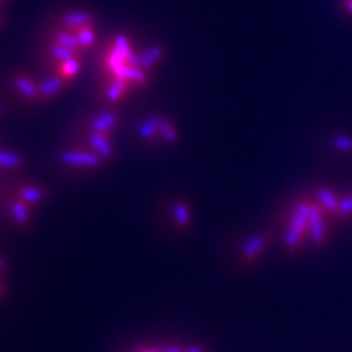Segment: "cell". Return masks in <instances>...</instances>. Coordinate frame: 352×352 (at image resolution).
Wrapping results in <instances>:
<instances>
[{
    "label": "cell",
    "mask_w": 352,
    "mask_h": 352,
    "mask_svg": "<svg viewBox=\"0 0 352 352\" xmlns=\"http://www.w3.org/2000/svg\"><path fill=\"white\" fill-rule=\"evenodd\" d=\"M8 2H10V0H0V6L5 5V3H8Z\"/></svg>",
    "instance_id": "obj_32"
},
{
    "label": "cell",
    "mask_w": 352,
    "mask_h": 352,
    "mask_svg": "<svg viewBox=\"0 0 352 352\" xmlns=\"http://www.w3.org/2000/svg\"><path fill=\"white\" fill-rule=\"evenodd\" d=\"M185 352H204V349L203 348H191V349L185 351Z\"/></svg>",
    "instance_id": "obj_30"
},
{
    "label": "cell",
    "mask_w": 352,
    "mask_h": 352,
    "mask_svg": "<svg viewBox=\"0 0 352 352\" xmlns=\"http://www.w3.org/2000/svg\"><path fill=\"white\" fill-rule=\"evenodd\" d=\"M85 54H78L69 60L60 62L54 66H50V68L44 69L41 72H37L38 75H53V76H59V78L68 81V82H74L76 78H78L80 74L82 72L85 62H87Z\"/></svg>",
    "instance_id": "obj_19"
},
{
    "label": "cell",
    "mask_w": 352,
    "mask_h": 352,
    "mask_svg": "<svg viewBox=\"0 0 352 352\" xmlns=\"http://www.w3.org/2000/svg\"><path fill=\"white\" fill-rule=\"evenodd\" d=\"M40 75L36 71L8 69L0 75V98L18 115L36 112Z\"/></svg>",
    "instance_id": "obj_2"
},
{
    "label": "cell",
    "mask_w": 352,
    "mask_h": 352,
    "mask_svg": "<svg viewBox=\"0 0 352 352\" xmlns=\"http://www.w3.org/2000/svg\"><path fill=\"white\" fill-rule=\"evenodd\" d=\"M6 266H8L6 260L3 257H0V273H3L6 270Z\"/></svg>",
    "instance_id": "obj_28"
},
{
    "label": "cell",
    "mask_w": 352,
    "mask_h": 352,
    "mask_svg": "<svg viewBox=\"0 0 352 352\" xmlns=\"http://www.w3.org/2000/svg\"><path fill=\"white\" fill-rule=\"evenodd\" d=\"M71 82L65 81L59 76L53 75H40L38 81V96H37V107H44L56 100L68 88Z\"/></svg>",
    "instance_id": "obj_17"
},
{
    "label": "cell",
    "mask_w": 352,
    "mask_h": 352,
    "mask_svg": "<svg viewBox=\"0 0 352 352\" xmlns=\"http://www.w3.org/2000/svg\"><path fill=\"white\" fill-rule=\"evenodd\" d=\"M59 142L81 147L98 154L109 166L118 160V142L115 135L93 131H65Z\"/></svg>",
    "instance_id": "obj_7"
},
{
    "label": "cell",
    "mask_w": 352,
    "mask_h": 352,
    "mask_svg": "<svg viewBox=\"0 0 352 352\" xmlns=\"http://www.w3.org/2000/svg\"><path fill=\"white\" fill-rule=\"evenodd\" d=\"M327 213L317 200H310L308 210V238L317 247H323L329 241V226L326 222Z\"/></svg>",
    "instance_id": "obj_13"
},
{
    "label": "cell",
    "mask_w": 352,
    "mask_h": 352,
    "mask_svg": "<svg viewBox=\"0 0 352 352\" xmlns=\"http://www.w3.org/2000/svg\"><path fill=\"white\" fill-rule=\"evenodd\" d=\"M344 9L346 10V14L352 15V0H344Z\"/></svg>",
    "instance_id": "obj_27"
},
{
    "label": "cell",
    "mask_w": 352,
    "mask_h": 352,
    "mask_svg": "<svg viewBox=\"0 0 352 352\" xmlns=\"http://www.w3.org/2000/svg\"><path fill=\"white\" fill-rule=\"evenodd\" d=\"M270 239H272V230L269 229L260 230V232L250 236L248 241L241 248V256H239L241 263L244 264V266H251V264H254L269 247Z\"/></svg>",
    "instance_id": "obj_18"
},
{
    "label": "cell",
    "mask_w": 352,
    "mask_h": 352,
    "mask_svg": "<svg viewBox=\"0 0 352 352\" xmlns=\"http://www.w3.org/2000/svg\"><path fill=\"white\" fill-rule=\"evenodd\" d=\"M163 352H182V351L176 346H166L163 349Z\"/></svg>",
    "instance_id": "obj_29"
},
{
    "label": "cell",
    "mask_w": 352,
    "mask_h": 352,
    "mask_svg": "<svg viewBox=\"0 0 352 352\" xmlns=\"http://www.w3.org/2000/svg\"><path fill=\"white\" fill-rule=\"evenodd\" d=\"M316 200L320 203V206L324 208V212L327 213L329 217L338 219L340 197H338L330 188L322 186V188H318L316 191Z\"/></svg>",
    "instance_id": "obj_22"
},
{
    "label": "cell",
    "mask_w": 352,
    "mask_h": 352,
    "mask_svg": "<svg viewBox=\"0 0 352 352\" xmlns=\"http://www.w3.org/2000/svg\"><path fill=\"white\" fill-rule=\"evenodd\" d=\"M37 24L75 32L82 27H98V24H100V15L96 10L88 8L60 5L44 12Z\"/></svg>",
    "instance_id": "obj_6"
},
{
    "label": "cell",
    "mask_w": 352,
    "mask_h": 352,
    "mask_svg": "<svg viewBox=\"0 0 352 352\" xmlns=\"http://www.w3.org/2000/svg\"><path fill=\"white\" fill-rule=\"evenodd\" d=\"M8 110H10V106L3 100V98H0V119L5 118Z\"/></svg>",
    "instance_id": "obj_25"
},
{
    "label": "cell",
    "mask_w": 352,
    "mask_h": 352,
    "mask_svg": "<svg viewBox=\"0 0 352 352\" xmlns=\"http://www.w3.org/2000/svg\"><path fill=\"white\" fill-rule=\"evenodd\" d=\"M78 54L80 53L59 46V44L46 41H31V60L36 65L37 72H41L60 62L69 60L75 56H78Z\"/></svg>",
    "instance_id": "obj_10"
},
{
    "label": "cell",
    "mask_w": 352,
    "mask_h": 352,
    "mask_svg": "<svg viewBox=\"0 0 352 352\" xmlns=\"http://www.w3.org/2000/svg\"><path fill=\"white\" fill-rule=\"evenodd\" d=\"M31 41H46V43L59 44V46H63L66 49H71L76 53L84 54L80 49L78 40H76L74 32L60 30V28L44 27V25L37 24L34 32H32V36H31Z\"/></svg>",
    "instance_id": "obj_15"
},
{
    "label": "cell",
    "mask_w": 352,
    "mask_h": 352,
    "mask_svg": "<svg viewBox=\"0 0 352 352\" xmlns=\"http://www.w3.org/2000/svg\"><path fill=\"white\" fill-rule=\"evenodd\" d=\"M3 179L8 190L19 200L27 203L32 208L38 210L40 207L46 206L54 198V190L50 185L30 179L27 175L15 176H0Z\"/></svg>",
    "instance_id": "obj_8"
},
{
    "label": "cell",
    "mask_w": 352,
    "mask_h": 352,
    "mask_svg": "<svg viewBox=\"0 0 352 352\" xmlns=\"http://www.w3.org/2000/svg\"><path fill=\"white\" fill-rule=\"evenodd\" d=\"M9 27V19L8 16L0 10V31H5Z\"/></svg>",
    "instance_id": "obj_26"
},
{
    "label": "cell",
    "mask_w": 352,
    "mask_h": 352,
    "mask_svg": "<svg viewBox=\"0 0 352 352\" xmlns=\"http://www.w3.org/2000/svg\"><path fill=\"white\" fill-rule=\"evenodd\" d=\"M44 166L66 181H84L102 173L109 164L98 154L56 142L44 154Z\"/></svg>",
    "instance_id": "obj_1"
},
{
    "label": "cell",
    "mask_w": 352,
    "mask_h": 352,
    "mask_svg": "<svg viewBox=\"0 0 352 352\" xmlns=\"http://www.w3.org/2000/svg\"><path fill=\"white\" fill-rule=\"evenodd\" d=\"M352 219V194L340 197L339 214L336 220H349Z\"/></svg>",
    "instance_id": "obj_23"
},
{
    "label": "cell",
    "mask_w": 352,
    "mask_h": 352,
    "mask_svg": "<svg viewBox=\"0 0 352 352\" xmlns=\"http://www.w3.org/2000/svg\"><path fill=\"white\" fill-rule=\"evenodd\" d=\"M170 214H172V223L176 234L181 236L188 235L194 226V219H195V210L190 198L179 192L172 191L170 192Z\"/></svg>",
    "instance_id": "obj_11"
},
{
    "label": "cell",
    "mask_w": 352,
    "mask_h": 352,
    "mask_svg": "<svg viewBox=\"0 0 352 352\" xmlns=\"http://www.w3.org/2000/svg\"><path fill=\"white\" fill-rule=\"evenodd\" d=\"M5 292V289H3V285L2 283H0V295H2Z\"/></svg>",
    "instance_id": "obj_33"
},
{
    "label": "cell",
    "mask_w": 352,
    "mask_h": 352,
    "mask_svg": "<svg viewBox=\"0 0 352 352\" xmlns=\"http://www.w3.org/2000/svg\"><path fill=\"white\" fill-rule=\"evenodd\" d=\"M332 144L340 153L352 154V137L349 135H336L332 140Z\"/></svg>",
    "instance_id": "obj_24"
},
{
    "label": "cell",
    "mask_w": 352,
    "mask_h": 352,
    "mask_svg": "<svg viewBox=\"0 0 352 352\" xmlns=\"http://www.w3.org/2000/svg\"><path fill=\"white\" fill-rule=\"evenodd\" d=\"M308 210H310V198L298 200L292 208V216L285 235V247L291 252L298 251L308 236Z\"/></svg>",
    "instance_id": "obj_9"
},
{
    "label": "cell",
    "mask_w": 352,
    "mask_h": 352,
    "mask_svg": "<svg viewBox=\"0 0 352 352\" xmlns=\"http://www.w3.org/2000/svg\"><path fill=\"white\" fill-rule=\"evenodd\" d=\"M74 34L76 40H78L80 49L85 56H91V54H94L98 44H100V41H98L97 27H82L80 30H76Z\"/></svg>",
    "instance_id": "obj_21"
},
{
    "label": "cell",
    "mask_w": 352,
    "mask_h": 352,
    "mask_svg": "<svg viewBox=\"0 0 352 352\" xmlns=\"http://www.w3.org/2000/svg\"><path fill=\"white\" fill-rule=\"evenodd\" d=\"M3 181V179H2ZM8 188V186H6ZM9 191V190H8ZM36 208H32L27 203L19 200L12 192L8 194V214L12 220V223L19 232L30 230L36 223Z\"/></svg>",
    "instance_id": "obj_14"
},
{
    "label": "cell",
    "mask_w": 352,
    "mask_h": 352,
    "mask_svg": "<svg viewBox=\"0 0 352 352\" xmlns=\"http://www.w3.org/2000/svg\"><path fill=\"white\" fill-rule=\"evenodd\" d=\"M131 112L124 107H103L85 104L69 118L65 131H93L102 134L116 135L120 129L128 126Z\"/></svg>",
    "instance_id": "obj_3"
},
{
    "label": "cell",
    "mask_w": 352,
    "mask_h": 352,
    "mask_svg": "<svg viewBox=\"0 0 352 352\" xmlns=\"http://www.w3.org/2000/svg\"><path fill=\"white\" fill-rule=\"evenodd\" d=\"M160 140L163 150H173L181 142V128L176 120L166 113H162L160 118Z\"/></svg>",
    "instance_id": "obj_20"
},
{
    "label": "cell",
    "mask_w": 352,
    "mask_h": 352,
    "mask_svg": "<svg viewBox=\"0 0 352 352\" xmlns=\"http://www.w3.org/2000/svg\"><path fill=\"white\" fill-rule=\"evenodd\" d=\"M162 112L154 109H141L131 113L128 122V138L131 146L141 153H162L160 140Z\"/></svg>",
    "instance_id": "obj_4"
},
{
    "label": "cell",
    "mask_w": 352,
    "mask_h": 352,
    "mask_svg": "<svg viewBox=\"0 0 352 352\" xmlns=\"http://www.w3.org/2000/svg\"><path fill=\"white\" fill-rule=\"evenodd\" d=\"M140 352H160V351H156V349H142Z\"/></svg>",
    "instance_id": "obj_31"
},
{
    "label": "cell",
    "mask_w": 352,
    "mask_h": 352,
    "mask_svg": "<svg viewBox=\"0 0 352 352\" xmlns=\"http://www.w3.org/2000/svg\"><path fill=\"white\" fill-rule=\"evenodd\" d=\"M168 56V46L157 40L141 43L137 47V65L148 74L156 72L160 66L166 62Z\"/></svg>",
    "instance_id": "obj_12"
},
{
    "label": "cell",
    "mask_w": 352,
    "mask_h": 352,
    "mask_svg": "<svg viewBox=\"0 0 352 352\" xmlns=\"http://www.w3.org/2000/svg\"><path fill=\"white\" fill-rule=\"evenodd\" d=\"M134 93V87L122 76L96 75L90 88V103L103 107H124Z\"/></svg>",
    "instance_id": "obj_5"
},
{
    "label": "cell",
    "mask_w": 352,
    "mask_h": 352,
    "mask_svg": "<svg viewBox=\"0 0 352 352\" xmlns=\"http://www.w3.org/2000/svg\"><path fill=\"white\" fill-rule=\"evenodd\" d=\"M30 166V159L24 153L0 146V176L27 175Z\"/></svg>",
    "instance_id": "obj_16"
}]
</instances>
